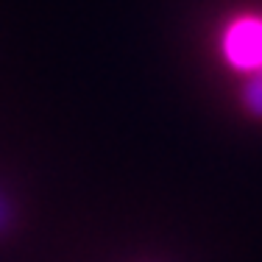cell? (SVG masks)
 I'll use <instances>...</instances> for the list:
<instances>
[{
	"label": "cell",
	"instance_id": "6da1fadb",
	"mask_svg": "<svg viewBox=\"0 0 262 262\" xmlns=\"http://www.w3.org/2000/svg\"><path fill=\"white\" fill-rule=\"evenodd\" d=\"M223 56L234 70L243 73H262V20L246 17L229 26L223 36Z\"/></svg>",
	"mask_w": 262,
	"mask_h": 262
},
{
	"label": "cell",
	"instance_id": "7a4b0ae2",
	"mask_svg": "<svg viewBox=\"0 0 262 262\" xmlns=\"http://www.w3.org/2000/svg\"><path fill=\"white\" fill-rule=\"evenodd\" d=\"M9 221H11V209H9V204H6V198L0 195V232L9 229Z\"/></svg>",
	"mask_w": 262,
	"mask_h": 262
}]
</instances>
